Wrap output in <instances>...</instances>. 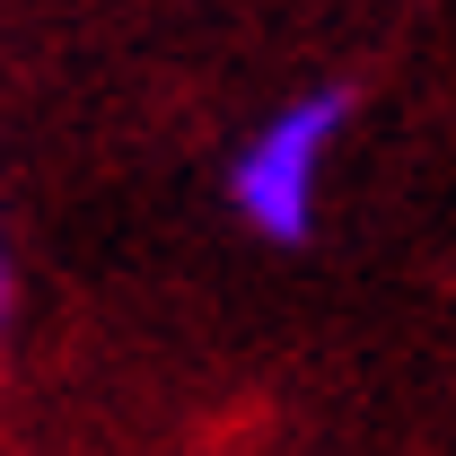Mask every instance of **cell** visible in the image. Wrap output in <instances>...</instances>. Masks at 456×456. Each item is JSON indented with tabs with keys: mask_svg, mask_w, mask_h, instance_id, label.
Returning <instances> with one entry per match:
<instances>
[{
	"mask_svg": "<svg viewBox=\"0 0 456 456\" xmlns=\"http://www.w3.org/2000/svg\"><path fill=\"white\" fill-rule=\"evenodd\" d=\"M342 114L351 97L342 88H307V97H289L237 159H228V202H237V220L264 228L273 246H298L307 220H316V175L334 159L342 141Z\"/></svg>",
	"mask_w": 456,
	"mask_h": 456,
	"instance_id": "6da1fadb",
	"label": "cell"
}]
</instances>
